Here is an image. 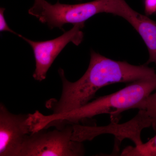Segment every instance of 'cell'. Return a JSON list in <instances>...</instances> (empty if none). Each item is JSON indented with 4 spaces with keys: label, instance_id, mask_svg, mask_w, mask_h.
Listing matches in <instances>:
<instances>
[{
    "label": "cell",
    "instance_id": "4",
    "mask_svg": "<svg viewBox=\"0 0 156 156\" xmlns=\"http://www.w3.org/2000/svg\"><path fill=\"white\" fill-rule=\"evenodd\" d=\"M32 132L23 143L19 156H83V142L72 139L73 127L68 124L52 131Z\"/></svg>",
    "mask_w": 156,
    "mask_h": 156
},
{
    "label": "cell",
    "instance_id": "7",
    "mask_svg": "<svg viewBox=\"0 0 156 156\" xmlns=\"http://www.w3.org/2000/svg\"><path fill=\"white\" fill-rule=\"evenodd\" d=\"M128 22L138 33L147 47L149 54L147 64L156 63V21L135 11Z\"/></svg>",
    "mask_w": 156,
    "mask_h": 156
},
{
    "label": "cell",
    "instance_id": "3",
    "mask_svg": "<svg viewBox=\"0 0 156 156\" xmlns=\"http://www.w3.org/2000/svg\"><path fill=\"white\" fill-rule=\"evenodd\" d=\"M135 11L125 0H95L82 4L69 5L57 2L54 5L45 0L37 3L28 10L30 15L35 16L42 23H46L52 29L67 23H85L87 20L101 13H110L122 17L127 21Z\"/></svg>",
    "mask_w": 156,
    "mask_h": 156
},
{
    "label": "cell",
    "instance_id": "2",
    "mask_svg": "<svg viewBox=\"0 0 156 156\" xmlns=\"http://www.w3.org/2000/svg\"><path fill=\"white\" fill-rule=\"evenodd\" d=\"M155 90L156 79L136 81L115 93L98 98L65 113L45 115L39 112L38 125L42 128L53 126L61 128L68 124H78L97 115L108 114L115 116L128 110L139 109L142 102Z\"/></svg>",
    "mask_w": 156,
    "mask_h": 156
},
{
    "label": "cell",
    "instance_id": "1",
    "mask_svg": "<svg viewBox=\"0 0 156 156\" xmlns=\"http://www.w3.org/2000/svg\"><path fill=\"white\" fill-rule=\"evenodd\" d=\"M62 83L58 100L52 99L46 104L53 115L65 113L87 104L99 89L111 84L133 83L156 79L153 69L147 66H135L126 61H115L92 50L89 67L82 77L75 82L66 77L64 71L58 70Z\"/></svg>",
    "mask_w": 156,
    "mask_h": 156
},
{
    "label": "cell",
    "instance_id": "9",
    "mask_svg": "<svg viewBox=\"0 0 156 156\" xmlns=\"http://www.w3.org/2000/svg\"><path fill=\"white\" fill-rule=\"evenodd\" d=\"M140 109L145 111L151 122V127L156 131V91L149 95L142 102L139 108Z\"/></svg>",
    "mask_w": 156,
    "mask_h": 156
},
{
    "label": "cell",
    "instance_id": "8",
    "mask_svg": "<svg viewBox=\"0 0 156 156\" xmlns=\"http://www.w3.org/2000/svg\"><path fill=\"white\" fill-rule=\"evenodd\" d=\"M121 156H156V135L145 143L127 147L123 150Z\"/></svg>",
    "mask_w": 156,
    "mask_h": 156
},
{
    "label": "cell",
    "instance_id": "10",
    "mask_svg": "<svg viewBox=\"0 0 156 156\" xmlns=\"http://www.w3.org/2000/svg\"><path fill=\"white\" fill-rule=\"evenodd\" d=\"M5 10V8H1L0 9V31L1 32L8 31L14 34L17 35L19 36V34L16 33L15 31L11 30L8 25L4 16V12Z\"/></svg>",
    "mask_w": 156,
    "mask_h": 156
},
{
    "label": "cell",
    "instance_id": "11",
    "mask_svg": "<svg viewBox=\"0 0 156 156\" xmlns=\"http://www.w3.org/2000/svg\"><path fill=\"white\" fill-rule=\"evenodd\" d=\"M145 11L147 15L156 13V0H145Z\"/></svg>",
    "mask_w": 156,
    "mask_h": 156
},
{
    "label": "cell",
    "instance_id": "5",
    "mask_svg": "<svg viewBox=\"0 0 156 156\" xmlns=\"http://www.w3.org/2000/svg\"><path fill=\"white\" fill-rule=\"evenodd\" d=\"M85 23L74 24L71 29L52 40L44 41H31L19 34V37L30 45L36 62V68L33 76L36 80L41 81L46 79L48 70L62 51L69 43L79 46L83 39L82 30Z\"/></svg>",
    "mask_w": 156,
    "mask_h": 156
},
{
    "label": "cell",
    "instance_id": "12",
    "mask_svg": "<svg viewBox=\"0 0 156 156\" xmlns=\"http://www.w3.org/2000/svg\"><path fill=\"white\" fill-rule=\"evenodd\" d=\"M40 1H41V0H35V2H38Z\"/></svg>",
    "mask_w": 156,
    "mask_h": 156
},
{
    "label": "cell",
    "instance_id": "6",
    "mask_svg": "<svg viewBox=\"0 0 156 156\" xmlns=\"http://www.w3.org/2000/svg\"><path fill=\"white\" fill-rule=\"evenodd\" d=\"M32 132L29 114H14L1 103L0 156H19L23 143Z\"/></svg>",
    "mask_w": 156,
    "mask_h": 156
}]
</instances>
